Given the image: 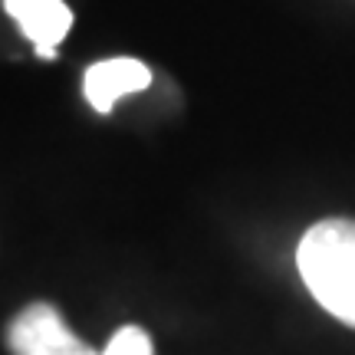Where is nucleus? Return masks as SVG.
<instances>
[{"label": "nucleus", "instance_id": "obj_5", "mask_svg": "<svg viewBox=\"0 0 355 355\" xmlns=\"http://www.w3.org/2000/svg\"><path fill=\"white\" fill-rule=\"evenodd\" d=\"M102 355H155V345H152V336L139 326H122L115 332L109 345L102 349Z\"/></svg>", "mask_w": 355, "mask_h": 355}, {"label": "nucleus", "instance_id": "obj_2", "mask_svg": "<svg viewBox=\"0 0 355 355\" xmlns=\"http://www.w3.org/2000/svg\"><path fill=\"white\" fill-rule=\"evenodd\" d=\"M13 355H102L92 352L50 303L26 306L7 329Z\"/></svg>", "mask_w": 355, "mask_h": 355}, {"label": "nucleus", "instance_id": "obj_1", "mask_svg": "<svg viewBox=\"0 0 355 355\" xmlns=\"http://www.w3.org/2000/svg\"><path fill=\"white\" fill-rule=\"evenodd\" d=\"M296 266L313 300L355 329V220L329 217L313 224L296 247Z\"/></svg>", "mask_w": 355, "mask_h": 355}, {"label": "nucleus", "instance_id": "obj_4", "mask_svg": "<svg viewBox=\"0 0 355 355\" xmlns=\"http://www.w3.org/2000/svg\"><path fill=\"white\" fill-rule=\"evenodd\" d=\"M3 10L20 24V30L33 40L37 53L46 60L73 26V10L63 0H3Z\"/></svg>", "mask_w": 355, "mask_h": 355}, {"label": "nucleus", "instance_id": "obj_3", "mask_svg": "<svg viewBox=\"0 0 355 355\" xmlns=\"http://www.w3.org/2000/svg\"><path fill=\"white\" fill-rule=\"evenodd\" d=\"M152 86V69L132 60V56H115V60H102V63L89 66L86 79H83V92L86 102L96 112H109L119 99H125L132 92Z\"/></svg>", "mask_w": 355, "mask_h": 355}]
</instances>
